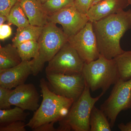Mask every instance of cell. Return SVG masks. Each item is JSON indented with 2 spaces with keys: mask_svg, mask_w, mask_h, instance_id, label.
Masks as SVG:
<instances>
[{
  "mask_svg": "<svg viewBox=\"0 0 131 131\" xmlns=\"http://www.w3.org/2000/svg\"><path fill=\"white\" fill-rule=\"evenodd\" d=\"M54 123L46 124L42 125L34 129V131H57V129L54 127Z\"/></svg>",
  "mask_w": 131,
  "mask_h": 131,
  "instance_id": "28",
  "label": "cell"
},
{
  "mask_svg": "<svg viewBox=\"0 0 131 131\" xmlns=\"http://www.w3.org/2000/svg\"><path fill=\"white\" fill-rule=\"evenodd\" d=\"M68 37L56 24L49 21L43 26L38 42V56L33 59L32 74L36 76L41 72L45 64L51 60L64 45L68 42Z\"/></svg>",
  "mask_w": 131,
  "mask_h": 131,
  "instance_id": "5",
  "label": "cell"
},
{
  "mask_svg": "<svg viewBox=\"0 0 131 131\" xmlns=\"http://www.w3.org/2000/svg\"><path fill=\"white\" fill-rule=\"evenodd\" d=\"M39 2H40L41 4H43L44 3H45L47 2L49 0H37Z\"/></svg>",
  "mask_w": 131,
  "mask_h": 131,
  "instance_id": "31",
  "label": "cell"
},
{
  "mask_svg": "<svg viewBox=\"0 0 131 131\" xmlns=\"http://www.w3.org/2000/svg\"><path fill=\"white\" fill-rule=\"evenodd\" d=\"M53 92L57 94L77 100L83 92L86 82L82 74L68 75L46 74Z\"/></svg>",
  "mask_w": 131,
  "mask_h": 131,
  "instance_id": "8",
  "label": "cell"
},
{
  "mask_svg": "<svg viewBox=\"0 0 131 131\" xmlns=\"http://www.w3.org/2000/svg\"><path fill=\"white\" fill-rule=\"evenodd\" d=\"M118 128L121 131H131V121L126 124L121 123L118 125Z\"/></svg>",
  "mask_w": 131,
  "mask_h": 131,
  "instance_id": "29",
  "label": "cell"
},
{
  "mask_svg": "<svg viewBox=\"0 0 131 131\" xmlns=\"http://www.w3.org/2000/svg\"><path fill=\"white\" fill-rule=\"evenodd\" d=\"M90 90L86 83L81 96L73 103L66 116L59 121L57 131H90L91 111L95 103L104 94L102 92L94 98L91 96Z\"/></svg>",
  "mask_w": 131,
  "mask_h": 131,
  "instance_id": "4",
  "label": "cell"
},
{
  "mask_svg": "<svg viewBox=\"0 0 131 131\" xmlns=\"http://www.w3.org/2000/svg\"><path fill=\"white\" fill-rule=\"evenodd\" d=\"M74 0H49L42 4L43 8L48 15L63 9L74 6Z\"/></svg>",
  "mask_w": 131,
  "mask_h": 131,
  "instance_id": "22",
  "label": "cell"
},
{
  "mask_svg": "<svg viewBox=\"0 0 131 131\" xmlns=\"http://www.w3.org/2000/svg\"><path fill=\"white\" fill-rule=\"evenodd\" d=\"M48 21L61 25L64 32L69 37L81 30L89 20L86 14L80 13L73 6L48 15Z\"/></svg>",
  "mask_w": 131,
  "mask_h": 131,
  "instance_id": "10",
  "label": "cell"
},
{
  "mask_svg": "<svg viewBox=\"0 0 131 131\" xmlns=\"http://www.w3.org/2000/svg\"><path fill=\"white\" fill-rule=\"evenodd\" d=\"M25 110L16 106L13 108L0 110V125H3L17 121H25L29 115Z\"/></svg>",
  "mask_w": 131,
  "mask_h": 131,
  "instance_id": "19",
  "label": "cell"
},
{
  "mask_svg": "<svg viewBox=\"0 0 131 131\" xmlns=\"http://www.w3.org/2000/svg\"><path fill=\"white\" fill-rule=\"evenodd\" d=\"M68 42L85 63L94 61L100 57L96 36L91 21H89L76 34L69 37Z\"/></svg>",
  "mask_w": 131,
  "mask_h": 131,
  "instance_id": "9",
  "label": "cell"
},
{
  "mask_svg": "<svg viewBox=\"0 0 131 131\" xmlns=\"http://www.w3.org/2000/svg\"><path fill=\"white\" fill-rule=\"evenodd\" d=\"M102 1V0H94L93 3V5H95L97 3L101 1ZM92 5V6H93Z\"/></svg>",
  "mask_w": 131,
  "mask_h": 131,
  "instance_id": "32",
  "label": "cell"
},
{
  "mask_svg": "<svg viewBox=\"0 0 131 131\" xmlns=\"http://www.w3.org/2000/svg\"><path fill=\"white\" fill-rule=\"evenodd\" d=\"M20 3L30 25L43 27L49 22L48 14L37 0H20Z\"/></svg>",
  "mask_w": 131,
  "mask_h": 131,
  "instance_id": "14",
  "label": "cell"
},
{
  "mask_svg": "<svg viewBox=\"0 0 131 131\" xmlns=\"http://www.w3.org/2000/svg\"><path fill=\"white\" fill-rule=\"evenodd\" d=\"M94 0H74V6L80 13L87 14Z\"/></svg>",
  "mask_w": 131,
  "mask_h": 131,
  "instance_id": "25",
  "label": "cell"
},
{
  "mask_svg": "<svg viewBox=\"0 0 131 131\" xmlns=\"http://www.w3.org/2000/svg\"><path fill=\"white\" fill-rule=\"evenodd\" d=\"M17 48L8 44L0 46V70L6 69L18 65L22 62Z\"/></svg>",
  "mask_w": 131,
  "mask_h": 131,
  "instance_id": "15",
  "label": "cell"
},
{
  "mask_svg": "<svg viewBox=\"0 0 131 131\" xmlns=\"http://www.w3.org/2000/svg\"><path fill=\"white\" fill-rule=\"evenodd\" d=\"M7 17V21L9 25H14L18 28H23L30 25L20 1L13 7Z\"/></svg>",
  "mask_w": 131,
  "mask_h": 131,
  "instance_id": "20",
  "label": "cell"
},
{
  "mask_svg": "<svg viewBox=\"0 0 131 131\" xmlns=\"http://www.w3.org/2000/svg\"><path fill=\"white\" fill-rule=\"evenodd\" d=\"M84 63L68 42L49 61L46 73L68 75L82 74Z\"/></svg>",
  "mask_w": 131,
  "mask_h": 131,
  "instance_id": "7",
  "label": "cell"
},
{
  "mask_svg": "<svg viewBox=\"0 0 131 131\" xmlns=\"http://www.w3.org/2000/svg\"><path fill=\"white\" fill-rule=\"evenodd\" d=\"M82 73L91 91L101 89L104 94L120 79L114 59H107L100 55L96 60L84 63Z\"/></svg>",
  "mask_w": 131,
  "mask_h": 131,
  "instance_id": "3",
  "label": "cell"
},
{
  "mask_svg": "<svg viewBox=\"0 0 131 131\" xmlns=\"http://www.w3.org/2000/svg\"><path fill=\"white\" fill-rule=\"evenodd\" d=\"M12 28L8 24H3L0 26V39L4 40L11 36Z\"/></svg>",
  "mask_w": 131,
  "mask_h": 131,
  "instance_id": "27",
  "label": "cell"
},
{
  "mask_svg": "<svg viewBox=\"0 0 131 131\" xmlns=\"http://www.w3.org/2000/svg\"><path fill=\"white\" fill-rule=\"evenodd\" d=\"M12 90L0 86V109H8L11 107L9 99Z\"/></svg>",
  "mask_w": 131,
  "mask_h": 131,
  "instance_id": "23",
  "label": "cell"
},
{
  "mask_svg": "<svg viewBox=\"0 0 131 131\" xmlns=\"http://www.w3.org/2000/svg\"><path fill=\"white\" fill-rule=\"evenodd\" d=\"M90 131H111V126L107 117L101 109L94 106L90 120Z\"/></svg>",
  "mask_w": 131,
  "mask_h": 131,
  "instance_id": "17",
  "label": "cell"
},
{
  "mask_svg": "<svg viewBox=\"0 0 131 131\" xmlns=\"http://www.w3.org/2000/svg\"><path fill=\"white\" fill-rule=\"evenodd\" d=\"M20 0H0V14L7 16L13 7Z\"/></svg>",
  "mask_w": 131,
  "mask_h": 131,
  "instance_id": "26",
  "label": "cell"
},
{
  "mask_svg": "<svg viewBox=\"0 0 131 131\" xmlns=\"http://www.w3.org/2000/svg\"><path fill=\"white\" fill-rule=\"evenodd\" d=\"M43 26H38L31 25L21 28H18L15 36L12 40L13 44L15 46L27 41L34 40L38 41Z\"/></svg>",
  "mask_w": 131,
  "mask_h": 131,
  "instance_id": "16",
  "label": "cell"
},
{
  "mask_svg": "<svg viewBox=\"0 0 131 131\" xmlns=\"http://www.w3.org/2000/svg\"><path fill=\"white\" fill-rule=\"evenodd\" d=\"M43 100L26 126L32 130L44 125L59 122L66 116L75 101L59 95L50 90L44 78L40 80Z\"/></svg>",
  "mask_w": 131,
  "mask_h": 131,
  "instance_id": "2",
  "label": "cell"
},
{
  "mask_svg": "<svg viewBox=\"0 0 131 131\" xmlns=\"http://www.w3.org/2000/svg\"><path fill=\"white\" fill-rule=\"evenodd\" d=\"M114 59L117 64L120 79L125 81L130 80L131 51H124Z\"/></svg>",
  "mask_w": 131,
  "mask_h": 131,
  "instance_id": "18",
  "label": "cell"
},
{
  "mask_svg": "<svg viewBox=\"0 0 131 131\" xmlns=\"http://www.w3.org/2000/svg\"><path fill=\"white\" fill-rule=\"evenodd\" d=\"M6 21H7V16L0 14V26L4 24Z\"/></svg>",
  "mask_w": 131,
  "mask_h": 131,
  "instance_id": "30",
  "label": "cell"
},
{
  "mask_svg": "<svg viewBox=\"0 0 131 131\" xmlns=\"http://www.w3.org/2000/svg\"><path fill=\"white\" fill-rule=\"evenodd\" d=\"M22 61H30L31 59L38 57L39 45L38 41L34 40L23 42L16 47Z\"/></svg>",
  "mask_w": 131,
  "mask_h": 131,
  "instance_id": "21",
  "label": "cell"
},
{
  "mask_svg": "<svg viewBox=\"0 0 131 131\" xmlns=\"http://www.w3.org/2000/svg\"><path fill=\"white\" fill-rule=\"evenodd\" d=\"M39 96L37 90L31 83L21 84L12 90L9 99L11 105L35 112L39 107Z\"/></svg>",
  "mask_w": 131,
  "mask_h": 131,
  "instance_id": "11",
  "label": "cell"
},
{
  "mask_svg": "<svg viewBox=\"0 0 131 131\" xmlns=\"http://www.w3.org/2000/svg\"><path fill=\"white\" fill-rule=\"evenodd\" d=\"M129 5L128 0H102L93 5L86 15L93 22L122 11Z\"/></svg>",
  "mask_w": 131,
  "mask_h": 131,
  "instance_id": "13",
  "label": "cell"
},
{
  "mask_svg": "<svg viewBox=\"0 0 131 131\" xmlns=\"http://www.w3.org/2000/svg\"><path fill=\"white\" fill-rule=\"evenodd\" d=\"M33 59L23 61L13 68L0 70V86L12 89L25 83L30 75L32 74Z\"/></svg>",
  "mask_w": 131,
  "mask_h": 131,
  "instance_id": "12",
  "label": "cell"
},
{
  "mask_svg": "<svg viewBox=\"0 0 131 131\" xmlns=\"http://www.w3.org/2000/svg\"><path fill=\"white\" fill-rule=\"evenodd\" d=\"M128 2H129V3L130 5H131V0H128Z\"/></svg>",
  "mask_w": 131,
  "mask_h": 131,
  "instance_id": "33",
  "label": "cell"
},
{
  "mask_svg": "<svg viewBox=\"0 0 131 131\" xmlns=\"http://www.w3.org/2000/svg\"><path fill=\"white\" fill-rule=\"evenodd\" d=\"M131 108V79H119L114 84L110 96L101 106L100 109L107 117L111 127L114 126L121 111Z\"/></svg>",
  "mask_w": 131,
  "mask_h": 131,
  "instance_id": "6",
  "label": "cell"
},
{
  "mask_svg": "<svg viewBox=\"0 0 131 131\" xmlns=\"http://www.w3.org/2000/svg\"><path fill=\"white\" fill-rule=\"evenodd\" d=\"M26 125L24 121H15L0 126V131H26Z\"/></svg>",
  "mask_w": 131,
  "mask_h": 131,
  "instance_id": "24",
  "label": "cell"
},
{
  "mask_svg": "<svg viewBox=\"0 0 131 131\" xmlns=\"http://www.w3.org/2000/svg\"><path fill=\"white\" fill-rule=\"evenodd\" d=\"M92 24L100 55L112 59L124 52L120 42L131 28V9L122 10Z\"/></svg>",
  "mask_w": 131,
  "mask_h": 131,
  "instance_id": "1",
  "label": "cell"
}]
</instances>
